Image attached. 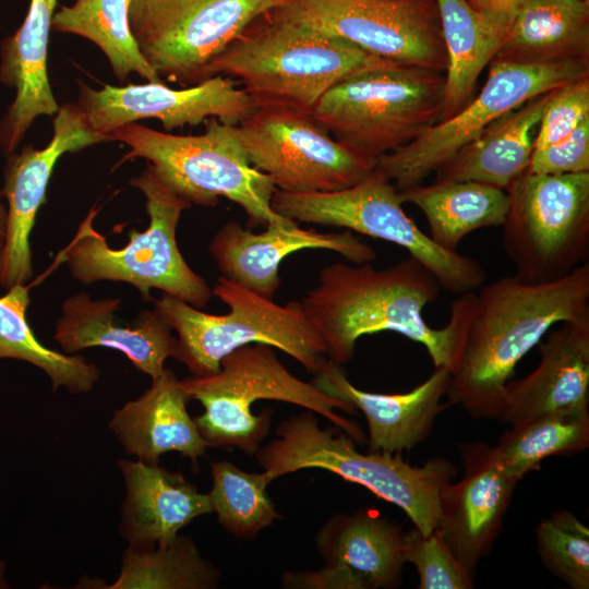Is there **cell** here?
<instances>
[{"instance_id": "cell-1", "label": "cell", "mask_w": 589, "mask_h": 589, "mask_svg": "<svg viewBox=\"0 0 589 589\" xmlns=\"http://www.w3.org/2000/svg\"><path fill=\"white\" fill-rule=\"evenodd\" d=\"M452 309L459 326L447 402L474 419L497 420L505 384L518 362L565 322L589 320V262L546 283L516 275L459 294Z\"/></svg>"}, {"instance_id": "cell-2", "label": "cell", "mask_w": 589, "mask_h": 589, "mask_svg": "<svg viewBox=\"0 0 589 589\" xmlns=\"http://www.w3.org/2000/svg\"><path fill=\"white\" fill-rule=\"evenodd\" d=\"M441 289L435 276L411 256L383 268L338 262L320 271L317 284L300 302L325 342L326 356L337 364L353 358L362 336L394 332L421 344L434 369L449 371L458 315L450 309L442 328L430 327L422 316Z\"/></svg>"}, {"instance_id": "cell-3", "label": "cell", "mask_w": 589, "mask_h": 589, "mask_svg": "<svg viewBox=\"0 0 589 589\" xmlns=\"http://www.w3.org/2000/svg\"><path fill=\"white\" fill-rule=\"evenodd\" d=\"M394 63L339 36L271 10L254 20L200 73L239 79L256 108L311 112L334 85L359 72Z\"/></svg>"}, {"instance_id": "cell-4", "label": "cell", "mask_w": 589, "mask_h": 589, "mask_svg": "<svg viewBox=\"0 0 589 589\" xmlns=\"http://www.w3.org/2000/svg\"><path fill=\"white\" fill-rule=\"evenodd\" d=\"M180 384L191 400L203 406V413L194 420L208 447L238 448L255 456L269 434L273 420L271 409L257 416L252 413V405L259 399L310 410L330 421L356 443H366L360 425L336 411L356 414L354 406L294 376L268 345L242 346L223 358L216 373L190 376Z\"/></svg>"}, {"instance_id": "cell-5", "label": "cell", "mask_w": 589, "mask_h": 589, "mask_svg": "<svg viewBox=\"0 0 589 589\" xmlns=\"http://www.w3.org/2000/svg\"><path fill=\"white\" fill-rule=\"evenodd\" d=\"M275 434L255 454L273 481L320 468L398 506L422 533L436 528L440 493L457 474L452 461L434 457L418 467L405 461L400 453H360L349 435L336 426L322 430L314 412L306 409L281 421Z\"/></svg>"}, {"instance_id": "cell-6", "label": "cell", "mask_w": 589, "mask_h": 589, "mask_svg": "<svg viewBox=\"0 0 589 589\" xmlns=\"http://www.w3.org/2000/svg\"><path fill=\"white\" fill-rule=\"evenodd\" d=\"M131 184L146 199L147 229L130 231L129 242L112 249L94 228L97 211L92 208L56 263H65L73 278L86 285L98 280L125 281L144 298L149 297L151 289H158L194 308L206 306L212 289L188 265L176 239L181 214L191 204L160 179L149 164Z\"/></svg>"}, {"instance_id": "cell-7", "label": "cell", "mask_w": 589, "mask_h": 589, "mask_svg": "<svg viewBox=\"0 0 589 589\" xmlns=\"http://www.w3.org/2000/svg\"><path fill=\"white\" fill-rule=\"evenodd\" d=\"M212 292L228 305L227 313H205L166 293L155 301L154 309L177 333L171 358L192 376L216 373L223 358L251 344L277 348L317 372L326 346L300 301L278 304L224 276Z\"/></svg>"}, {"instance_id": "cell-8", "label": "cell", "mask_w": 589, "mask_h": 589, "mask_svg": "<svg viewBox=\"0 0 589 589\" xmlns=\"http://www.w3.org/2000/svg\"><path fill=\"white\" fill-rule=\"evenodd\" d=\"M109 135L130 147L120 163L145 158L190 204L213 207L223 196L244 211L252 227L294 223L273 209L276 187L269 176L250 164L237 125L209 118L203 134L175 135L131 122Z\"/></svg>"}, {"instance_id": "cell-9", "label": "cell", "mask_w": 589, "mask_h": 589, "mask_svg": "<svg viewBox=\"0 0 589 589\" xmlns=\"http://www.w3.org/2000/svg\"><path fill=\"white\" fill-rule=\"evenodd\" d=\"M445 75L389 63L330 87L310 112L334 139L375 161L438 122Z\"/></svg>"}, {"instance_id": "cell-10", "label": "cell", "mask_w": 589, "mask_h": 589, "mask_svg": "<svg viewBox=\"0 0 589 589\" xmlns=\"http://www.w3.org/2000/svg\"><path fill=\"white\" fill-rule=\"evenodd\" d=\"M394 184L375 169L342 190L291 194L276 189L272 197L273 209L285 218L341 227L402 248L449 292L461 294L481 287L486 279L482 265L437 245L406 214Z\"/></svg>"}, {"instance_id": "cell-11", "label": "cell", "mask_w": 589, "mask_h": 589, "mask_svg": "<svg viewBox=\"0 0 589 589\" xmlns=\"http://www.w3.org/2000/svg\"><path fill=\"white\" fill-rule=\"evenodd\" d=\"M506 191L502 244L518 278L552 281L589 262V171H525Z\"/></svg>"}, {"instance_id": "cell-12", "label": "cell", "mask_w": 589, "mask_h": 589, "mask_svg": "<svg viewBox=\"0 0 589 589\" xmlns=\"http://www.w3.org/2000/svg\"><path fill=\"white\" fill-rule=\"evenodd\" d=\"M479 94L450 118L378 157L374 169L401 191L435 172L485 128L539 95L589 75V60L522 64L492 60Z\"/></svg>"}, {"instance_id": "cell-13", "label": "cell", "mask_w": 589, "mask_h": 589, "mask_svg": "<svg viewBox=\"0 0 589 589\" xmlns=\"http://www.w3.org/2000/svg\"><path fill=\"white\" fill-rule=\"evenodd\" d=\"M250 164L291 194L333 192L365 179L375 161L339 141L309 112L260 107L237 125Z\"/></svg>"}, {"instance_id": "cell-14", "label": "cell", "mask_w": 589, "mask_h": 589, "mask_svg": "<svg viewBox=\"0 0 589 589\" xmlns=\"http://www.w3.org/2000/svg\"><path fill=\"white\" fill-rule=\"evenodd\" d=\"M281 0H130L129 22L151 68L168 81L197 83L202 70Z\"/></svg>"}, {"instance_id": "cell-15", "label": "cell", "mask_w": 589, "mask_h": 589, "mask_svg": "<svg viewBox=\"0 0 589 589\" xmlns=\"http://www.w3.org/2000/svg\"><path fill=\"white\" fill-rule=\"evenodd\" d=\"M272 10L394 63L446 72L434 0H281Z\"/></svg>"}, {"instance_id": "cell-16", "label": "cell", "mask_w": 589, "mask_h": 589, "mask_svg": "<svg viewBox=\"0 0 589 589\" xmlns=\"http://www.w3.org/2000/svg\"><path fill=\"white\" fill-rule=\"evenodd\" d=\"M79 108L89 125L109 135L113 130L141 119H157L167 131L185 124L196 125L216 118L238 125L256 106L230 76L215 75L184 89L164 83L93 89L79 83ZM110 136V135H109Z\"/></svg>"}, {"instance_id": "cell-17", "label": "cell", "mask_w": 589, "mask_h": 589, "mask_svg": "<svg viewBox=\"0 0 589 589\" xmlns=\"http://www.w3.org/2000/svg\"><path fill=\"white\" fill-rule=\"evenodd\" d=\"M108 141L112 139L94 130L77 105L65 104L56 112L53 135L45 148L28 145L10 155L4 171L3 194L9 206L0 251L1 286L24 285L33 276L29 236L59 157Z\"/></svg>"}, {"instance_id": "cell-18", "label": "cell", "mask_w": 589, "mask_h": 589, "mask_svg": "<svg viewBox=\"0 0 589 589\" xmlns=\"http://www.w3.org/2000/svg\"><path fill=\"white\" fill-rule=\"evenodd\" d=\"M458 449L462 477L442 489L436 529L474 577L501 532L518 482L507 474L494 446L478 441L459 444Z\"/></svg>"}, {"instance_id": "cell-19", "label": "cell", "mask_w": 589, "mask_h": 589, "mask_svg": "<svg viewBox=\"0 0 589 589\" xmlns=\"http://www.w3.org/2000/svg\"><path fill=\"white\" fill-rule=\"evenodd\" d=\"M309 249L333 251L353 264L372 263L377 257L375 250L350 230L324 233L301 228L297 221L252 232L230 220L215 233L208 247L224 277L269 299L279 289L283 260Z\"/></svg>"}, {"instance_id": "cell-20", "label": "cell", "mask_w": 589, "mask_h": 589, "mask_svg": "<svg viewBox=\"0 0 589 589\" xmlns=\"http://www.w3.org/2000/svg\"><path fill=\"white\" fill-rule=\"evenodd\" d=\"M538 345L537 366L504 386L497 419L503 423L589 412V320L561 323Z\"/></svg>"}, {"instance_id": "cell-21", "label": "cell", "mask_w": 589, "mask_h": 589, "mask_svg": "<svg viewBox=\"0 0 589 589\" xmlns=\"http://www.w3.org/2000/svg\"><path fill=\"white\" fill-rule=\"evenodd\" d=\"M313 384L327 395L348 401L368 422L369 452L401 453L421 443L431 432L443 404L449 372L437 368L422 384L404 394H380L357 388L340 364L323 359Z\"/></svg>"}, {"instance_id": "cell-22", "label": "cell", "mask_w": 589, "mask_h": 589, "mask_svg": "<svg viewBox=\"0 0 589 589\" xmlns=\"http://www.w3.org/2000/svg\"><path fill=\"white\" fill-rule=\"evenodd\" d=\"M119 303L117 298L92 300L85 292L70 297L62 304L53 339L65 353L91 347L116 349L155 380L172 356L177 338L155 309L142 311L136 321L123 325L116 317Z\"/></svg>"}, {"instance_id": "cell-23", "label": "cell", "mask_w": 589, "mask_h": 589, "mask_svg": "<svg viewBox=\"0 0 589 589\" xmlns=\"http://www.w3.org/2000/svg\"><path fill=\"white\" fill-rule=\"evenodd\" d=\"M118 467L125 486L119 531L129 546L169 544L193 519L213 514L208 494L180 472L137 459H119Z\"/></svg>"}, {"instance_id": "cell-24", "label": "cell", "mask_w": 589, "mask_h": 589, "mask_svg": "<svg viewBox=\"0 0 589 589\" xmlns=\"http://www.w3.org/2000/svg\"><path fill=\"white\" fill-rule=\"evenodd\" d=\"M152 381L141 396L113 411L109 429L137 460L157 465L161 455L178 452L197 465L208 445L188 412L190 397L170 369Z\"/></svg>"}, {"instance_id": "cell-25", "label": "cell", "mask_w": 589, "mask_h": 589, "mask_svg": "<svg viewBox=\"0 0 589 589\" xmlns=\"http://www.w3.org/2000/svg\"><path fill=\"white\" fill-rule=\"evenodd\" d=\"M58 0H31L21 27L1 46L0 79L15 98L0 122V145L14 153L35 118L55 115L59 106L47 72L49 34Z\"/></svg>"}, {"instance_id": "cell-26", "label": "cell", "mask_w": 589, "mask_h": 589, "mask_svg": "<svg viewBox=\"0 0 589 589\" xmlns=\"http://www.w3.org/2000/svg\"><path fill=\"white\" fill-rule=\"evenodd\" d=\"M315 545L326 564L349 568L368 589L396 588L401 582L404 532L376 510L333 515L316 533Z\"/></svg>"}, {"instance_id": "cell-27", "label": "cell", "mask_w": 589, "mask_h": 589, "mask_svg": "<svg viewBox=\"0 0 589 589\" xmlns=\"http://www.w3.org/2000/svg\"><path fill=\"white\" fill-rule=\"evenodd\" d=\"M551 92L500 117L441 166L435 180L477 181L503 190L527 171Z\"/></svg>"}, {"instance_id": "cell-28", "label": "cell", "mask_w": 589, "mask_h": 589, "mask_svg": "<svg viewBox=\"0 0 589 589\" xmlns=\"http://www.w3.org/2000/svg\"><path fill=\"white\" fill-rule=\"evenodd\" d=\"M493 60L522 64L589 60V2L522 0Z\"/></svg>"}, {"instance_id": "cell-29", "label": "cell", "mask_w": 589, "mask_h": 589, "mask_svg": "<svg viewBox=\"0 0 589 589\" xmlns=\"http://www.w3.org/2000/svg\"><path fill=\"white\" fill-rule=\"evenodd\" d=\"M402 203L417 206L429 225V237L448 251L474 230L501 227L509 196L507 191L477 181L435 180L398 191Z\"/></svg>"}, {"instance_id": "cell-30", "label": "cell", "mask_w": 589, "mask_h": 589, "mask_svg": "<svg viewBox=\"0 0 589 589\" xmlns=\"http://www.w3.org/2000/svg\"><path fill=\"white\" fill-rule=\"evenodd\" d=\"M434 1L448 59L441 117L445 120L470 100L479 75L494 59L505 36L469 0Z\"/></svg>"}, {"instance_id": "cell-31", "label": "cell", "mask_w": 589, "mask_h": 589, "mask_svg": "<svg viewBox=\"0 0 589 589\" xmlns=\"http://www.w3.org/2000/svg\"><path fill=\"white\" fill-rule=\"evenodd\" d=\"M129 7L130 0H75L55 12L51 27L93 41L105 53L118 79L125 80L135 72L147 82L163 83L135 43Z\"/></svg>"}, {"instance_id": "cell-32", "label": "cell", "mask_w": 589, "mask_h": 589, "mask_svg": "<svg viewBox=\"0 0 589 589\" xmlns=\"http://www.w3.org/2000/svg\"><path fill=\"white\" fill-rule=\"evenodd\" d=\"M28 288L15 285L0 297V359L23 360L41 369L52 389L70 394L88 393L100 376L98 368L82 356H69L44 346L26 320Z\"/></svg>"}, {"instance_id": "cell-33", "label": "cell", "mask_w": 589, "mask_h": 589, "mask_svg": "<svg viewBox=\"0 0 589 589\" xmlns=\"http://www.w3.org/2000/svg\"><path fill=\"white\" fill-rule=\"evenodd\" d=\"M220 572L189 537L149 549L127 546L116 581L108 589H214Z\"/></svg>"}, {"instance_id": "cell-34", "label": "cell", "mask_w": 589, "mask_h": 589, "mask_svg": "<svg viewBox=\"0 0 589 589\" xmlns=\"http://www.w3.org/2000/svg\"><path fill=\"white\" fill-rule=\"evenodd\" d=\"M589 446V412L543 416L510 425L494 446L509 477L519 482L551 456H568Z\"/></svg>"}, {"instance_id": "cell-35", "label": "cell", "mask_w": 589, "mask_h": 589, "mask_svg": "<svg viewBox=\"0 0 589 589\" xmlns=\"http://www.w3.org/2000/svg\"><path fill=\"white\" fill-rule=\"evenodd\" d=\"M211 468L213 485L207 494L226 531L240 540H253L280 518L266 491L273 481L266 471L245 472L228 460L214 461Z\"/></svg>"}, {"instance_id": "cell-36", "label": "cell", "mask_w": 589, "mask_h": 589, "mask_svg": "<svg viewBox=\"0 0 589 589\" xmlns=\"http://www.w3.org/2000/svg\"><path fill=\"white\" fill-rule=\"evenodd\" d=\"M540 561L573 589L589 588V529L567 509L553 512L536 529Z\"/></svg>"}, {"instance_id": "cell-37", "label": "cell", "mask_w": 589, "mask_h": 589, "mask_svg": "<svg viewBox=\"0 0 589 589\" xmlns=\"http://www.w3.org/2000/svg\"><path fill=\"white\" fill-rule=\"evenodd\" d=\"M406 563L419 574V589H471L473 577L456 558L435 528L428 534L414 526L404 532Z\"/></svg>"}, {"instance_id": "cell-38", "label": "cell", "mask_w": 589, "mask_h": 589, "mask_svg": "<svg viewBox=\"0 0 589 589\" xmlns=\"http://www.w3.org/2000/svg\"><path fill=\"white\" fill-rule=\"evenodd\" d=\"M588 118L589 75L572 81L551 92L538 125L533 151L566 139Z\"/></svg>"}, {"instance_id": "cell-39", "label": "cell", "mask_w": 589, "mask_h": 589, "mask_svg": "<svg viewBox=\"0 0 589 589\" xmlns=\"http://www.w3.org/2000/svg\"><path fill=\"white\" fill-rule=\"evenodd\" d=\"M528 172L565 175L589 171V118L566 139L532 152Z\"/></svg>"}, {"instance_id": "cell-40", "label": "cell", "mask_w": 589, "mask_h": 589, "mask_svg": "<svg viewBox=\"0 0 589 589\" xmlns=\"http://www.w3.org/2000/svg\"><path fill=\"white\" fill-rule=\"evenodd\" d=\"M284 588L294 589H368L352 570L326 564L316 572H286L281 576Z\"/></svg>"}, {"instance_id": "cell-41", "label": "cell", "mask_w": 589, "mask_h": 589, "mask_svg": "<svg viewBox=\"0 0 589 589\" xmlns=\"http://www.w3.org/2000/svg\"><path fill=\"white\" fill-rule=\"evenodd\" d=\"M473 9L506 36L522 0H469Z\"/></svg>"}, {"instance_id": "cell-42", "label": "cell", "mask_w": 589, "mask_h": 589, "mask_svg": "<svg viewBox=\"0 0 589 589\" xmlns=\"http://www.w3.org/2000/svg\"><path fill=\"white\" fill-rule=\"evenodd\" d=\"M5 224H7V211L0 202V251L3 247L4 236H5Z\"/></svg>"}, {"instance_id": "cell-43", "label": "cell", "mask_w": 589, "mask_h": 589, "mask_svg": "<svg viewBox=\"0 0 589 589\" xmlns=\"http://www.w3.org/2000/svg\"><path fill=\"white\" fill-rule=\"evenodd\" d=\"M4 572H5V562L3 560H0V589H7L9 588L8 582L4 578Z\"/></svg>"}, {"instance_id": "cell-44", "label": "cell", "mask_w": 589, "mask_h": 589, "mask_svg": "<svg viewBox=\"0 0 589 589\" xmlns=\"http://www.w3.org/2000/svg\"><path fill=\"white\" fill-rule=\"evenodd\" d=\"M585 1L589 2V0H585Z\"/></svg>"}]
</instances>
